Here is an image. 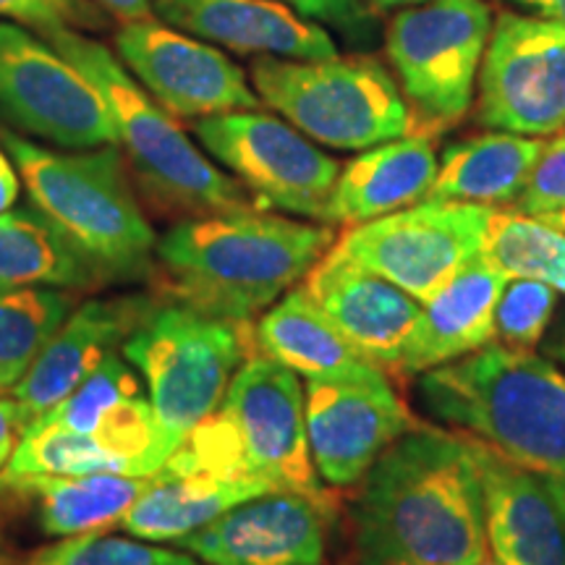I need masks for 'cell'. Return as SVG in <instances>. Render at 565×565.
Returning a JSON list of instances; mask_svg holds the SVG:
<instances>
[{"mask_svg": "<svg viewBox=\"0 0 565 565\" xmlns=\"http://www.w3.org/2000/svg\"><path fill=\"white\" fill-rule=\"evenodd\" d=\"M359 565H477L490 557L482 469L463 433L398 437L359 482L351 508Z\"/></svg>", "mask_w": 565, "mask_h": 565, "instance_id": "1", "label": "cell"}, {"mask_svg": "<svg viewBox=\"0 0 565 565\" xmlns=\"http://www.w3.org/2000/svg\"><path fill=\"white\" fill-rule=\"evenodd\" d=\"M335 244L328 223H301L259 207L175 223L158 238L175 299L221 320L252 324Z\"/></svg>", "mask_w": 565, "mask_h": 565, "instance_id": "2", "label": "cell"}, {"mask_svg": "<svg viewBox=\"0 0 565 565\" xmlns=\"http://www.w3.org/2000/svg\"><path fill=\"white\" fill-rule=\"evenodd\" d=\"M424 412L542 477H565V372L553 359L484 345L419 374Z\"/></svg>", "mask_w": 565, "mask_h": 565, "instance_id": "3", "label": "cell"}, {"mask_svg": "<svg viewBox=\"0 0 565 565\" xmlns=\"http://www.w3.org/2000/svg\"><path fill=\"white\" fill-rule=\"evenodd\" d=\"M158 475L252 479L333 503L309 454L303 383L263 353L238 366L217 412L183 437Z\"/></svg>", "mask_w": 565, "mask_h": 565, "instance_id": "4", "label": "cell"}, {"mask_svg": "<svg viewBox=\"0 0 565 565\" xmlns=\"http://www.w3.org/2000/svg\"><path fill=\"white\" fill-rule=\"evenodd\" d=\"M34 207L103 275H139L158 246L129 179L118 145L55 152L30 137L0 129Z\"/></svg>", "mask_w": 565, "mask_h": 565, "instance_id": "5", "label": "cell"}, {"mask_svg": "<svg viewBox=\"0 0 565 565\" xmlns=\"http://www.w3.org/2000/svg\"><path fill=\"white\" fill-rule=\"evenodd\" d=\"M45 40L100 92L118 145L158 200L194 215L257 207L242 183L217 171L215 162L196 150L171 113L152 100L116 53L76 30H47Z\"/></svg>", "mask_w": 565, "mask_h": 565, "instance_id": "6", "label": "cell"}, {"mask_svg": "<svg viewBox=\"0 0 565 565\" xmlns=\"http://www.w3.org/2000/svg\"><path fill=\"white\" fill-rule=\"evenodd\" d=\"M121 351L145 377L173 454L223 404L233 374L254 353V328L204 315L183 301L152 303Z\"/></svg>", "mask_w": 565, "mask_h": 565, "instance_id": "7", "label": "cell"}, {"mask_svg": "<svg viewBox=\"0 0 565 565\" xmlns=\"http://www.w3.org/2000/svg\"><path fill=\"white\" fill-rule=\"evenodd\" d=\"M252 87L303 137L333 150H370L412 129V110L391 71L370 58L259 55Z\"/></svg>", "mask_w": 565, "mask_h": 565, "instance_id": "8", "label": "cell"}, {"mask_svg": "<svg viewBox=\"0 0 565 565\" xmlns=\"http://www.w3.org/2000/svg\"><path fill=\"white\" fill-rule=\"evenodd\" d=\"M490 32L484 0H427L391 21L387 58L424 124L450 126L466 116Z\"/></svg>", "mask_w": 565, "mask_h": 565, "instance_id": "9", "label": "cell"}, {"mask_svg": "<svg viewBox=\"0 0 565 565\" xmlns=\"http://www.w3.org/2000/svg\"><path fill=\"white\" fill-rule=\"evenodd\" d=\"M494 210L475 202L427 200L377 221L351 225L330 249L383 275L424 303L484 252Z\"/></svg>", "mask_w": 565, "mask_h": 565, "instance_id": "10", "label": "cell"}, {"mask_svg": "<svg viewBox=\"0 0 565 565\" xmlns=\"http://www.w3.org/2000/svg\"><path fill=\"white\" fill-rule=\"evenodd\" d=\"M0 124L63 150L118 145L100 92L47 40L0 21Z\"/></svg>", "mask_w": 565, "mask_h": 565, "instance_id": "11", "label": "cell"}, {"mask_svg": "<svg viewBox=\"0 0 565 565\" xmlns=\"http://www.w3.org/2000/svg\"><path fill=\"white\" fill-rule=\"evenodd\" d=\"M194 137L249 189L259 210L324 223L341 166L296 126L259 110H233L200 118Z\"/></svg>", "mask_w": 565, "mask_h": 565, "instance_id": "12", "label": "cell"}, {"mask_svg": "<svg viewBox=\"0 0 565 565\" xmlns=\"http://www.w3.org/2000/svg\"><path fill=\"white\" fill-rule=\"evenodd\" d=\"M303 414L317 475L335 490L356 487L398 437L419 427L374 364L307 380Z\"/></svg>", "mask_w": 565, "mask_h": 565, "instance_id": "13", "label": "cell"}, {"mask_svg": "<svg viewBox=\"0 0 565 565\" xmlns=\"http://www.w3.org/2000/svg\"><path fill=\"white\" fill-rule=\"evenodd\" d=\"M479 121L540 139L565 129V26L500 13L479 68Z\"/></svg>", "mask_w": 565, "mask_h": 565, "instance_id": "14", "label": "cell"}, {"mask_svg": "<svg viewBox=\"0 0 565 565\" xmlns=\"http://www.w3.org/2000/svg\"><path fill=\"white\" fill-rule=\"evenodd\" d=\"M116 58L175 118H207L263 105L244 68L175 26L150 19L126 21L116 34Z\"/></svg>", "mask_w": 565, "mask_h": 565, "instance_id": "15", "label": "cell"}, {"mask_svg": "<svg viewBox=\"0 0 565 565\" xmlns=\"http://www.w3.org/2000/svg\"><path fill=\"white\" fill-rule=\"evenodd\" d=\"M335 503L275 490L244 500L175 547L207 565H324Z\"/></svg>", "mask_w": 565, "mask_h": 565, "instance_id": "16", "label": "cell"}, {"mask_svg": "<svg viewBox=\"0 0 565 565\" xmlns=\"http://www.w3.org/2000/svg\"><path fill=\"white\" fill-rule=\"evenodd\" d=\"M30 427H63L87 435L129 461L134 477H152L171 458L150 395L124 356L113 353L58 406Z\"/></svg>", "mask_w": 565, "mask_h": 565, "instance_id": "17", "label": "cell"}, {"mask_svg": "<svg viewBox=\"0 0 565 565\" xmlns=\"http://www.w3.org/2000/svg\"><path fill=\"white\" fill-rule=\"evenodd\" d=\"M301 286L366 362L385 374H398L422 301L333 249L309 270Z\"/></svg>", "mask_w": 565, "mask_h": 565, "instance_id": "18", "label": "cell"}, {"mask_svg": "<svg viewBox=\"0 0 565 565\" xmlns=\"http://www.w3.org/2000/svg\"><path fill=\"white\" fill-rule=\"evenodd\" d=\"M150 309L152 301L147 299H92L74 307L11 391L30 424L58 406L105 359L121 351Z\"/></svg>", "mask_w": 565, "mask_h": 565, "instance_id": "19", "label": "cell"}, {"mask_svg": "<svg viewBox=\"0 0 565 565\" xmlns=\"http://www.w3.org/2000/svg\"><path fill=\"white\" fill-rule=\"evenodd\" d=\"M475 440V437H471ZM484 487L487 540L503 565H565V524L545 477L475 440Z\"/></svg>", "mask_w": 565, "mask_h": 565, "instance_id": "20", "label": "cell"}, {"mask_svg": "<svg viewBox=\"0 0 565 565\" xmlns=\"http://www.w3.org/2000/svg\"><path fill=\"white\" fill-rule=\"evenodd\" d=\"M168 26L217 42L236 53L273 58H335V40L324 26L275 0H154Z\"/></svg>", "mask_w": 565, "mask_h": 565, "instance_id": "21", "label": "cell"}, {"mask_svg": "<svg viewBox=\"0 0 565 565\" xmlns=\"http://www.w3.org/2000/svg\"><path fill=\"white\" fill-rule=\"evenodd\" d=\"M511 275L482 252L422 303L398 374H419L494 343V303Z\"/></svg>", "mask_w": 565, "mask_h": 565, "instance_id": "22", "label": "cell"}, {"mask_svg": "<svg viewBox=\"0 0 565 565\" xmlns=\"http://www.w3.org/2000/svg\"><path fill=\"white\" fill-rule=\"evenodd\" d=\"M433 139L424 134L370 147L338 173L324 223L362 225L427 200L437 175Z\"/></svg>", "mask_w": 565, "mask_h": 565, "instance_id": "23", "label": "cell"}, {"mask_svg": "<svg viewBox=\"0 0 565 565\" xmlns=\"http://www.w3.org/2000/svg\"><path fill=\"white\" fill-rule=\"evenodd\" d=\"M545 147L540 137L511 131H490L456 141L443 152L427 200L475 202L487 207L515 202Z\"/></svg>", "mask_w": 565, "mask_h": 565, "instance_id": "24", "label": "cell"}, {"mask_svg": "<svg viewBox=\"0 0 565 565\" xmlns=\"http://www.w3.org/2000/svg\"><path fill=\"white\" fill-rule=\"evenodd\" d=\"M275 492L252 479H215V477H160L152 475L147 490L121 519L131 536L145 542H181L183 536L200 532L228 508Z\"/></svg>", "mask_w": 565, "mask_h": 565, "instance_id": "25", "label": "cell"}, {"mask_svg": "<svg viewBox=\"0 0 565 565\" xmlns=\"http://www.w3.org/2000/svg\"><path fill=\"white\" fill-rule=\"evenodd\" d=\"M254 353H263L307 380L370 364L303 286H294L259 317L254 328Z\"/></svg>", "mask_w": 565, "mask_h": 565, "instance_id": "26", "label": "cell"}, {"mask_svg": "<svg viewBox=\"0 0 565 565\" xmlns=\"http://www.w3.org/2000/svg\"><path fill=\"white\" fill-rule=\"evenodd\" d=\"M150 477L84 475V477H19L0 482L3 490L34 500L42 532L55 540L105 532L121 524L129 508L147 490Z\"/></svg>", "mask_w": 565, "mask_h": 565, "instance_id": "27", "label": "cell"}, {"mask_svg": "<svg viewBox=\"0 0 565 565\" xmlns=\"http://www.w3.org/2000/svg\"><path fill=\"white\" fill-rule=\"evenodd\" d=\"M103 273L40 210L0 215V282L3 286L89 288Z\"/></svg>", "mask_w": 565, "mask_h": 565, "instance_id": "28", "label": "cell"}, {"mask_svg": "<svg viewBox=\"0 0 565 565\" xmlns=\"http://www.w3.org/2000/svg\"><path fill=\"white\" fill-rule=\"evenodd\" d=\"M71 312L74 296L66 288L0 282V393L21 383Z\"/></svg>", "mask_w": 565, "mask_h": 565, "instance_id": "29", "label": "cell"}, {"mask_svg": "<svg viewBox=\"0 0 565 565\" xmlns=\"http://www.w3.org/2000/svg\"><path fill=\"white\" fill-rule=\"evenodd\" d=\"M84 477L124 475L134 477L129 461L116 456L87 435L63 427H30L13 450L0 482L19 477Z\"/></svg>", "mask_w": 565, "mask_h": 565, "instance_id": "30", "label": "cell"}, {"mask_svg": "<svg viewBox=\"0 0 565 565\" xmlns=\"http://www.w3.org/2000/svg\"><path fill=\"white\" fill-rule=\"evenodd\" d=\"M484 254L508 275L545 280L565 296V236L532 217L494 210Z\"/></svg>", "mask_w": 565, "mask_h": 565, "instance_id": "31", "label": "cell"}, {"mask_svg": "<svg viewBox=\"0 0 565 565\" xmlns=\"http://www.w3.org/2000/svg\"><path fill=\"white\" fill-rule=\"evenodd\" d=\"M26 565H202L186 550L160 547L154 542L129 540L87 532L63 536L51 547H42Z\"/></svg>", "mask_w": 565, "mask_h": 565, "instance_id": "32", "label": "cell"}, {"mask_svg": "<svg viewBox=\"0 0 565 565\" xmlns=\"http://www.w3.org/2000/svg\"><path fill=\"white\" fill-rule=\"evenodd\" d=\"M561 291L545 280L511 275L494 303V335L503 345L536 351L555 320Z\"/></svg>", "mask_w": 565, "mask_h": 565, "instance_id": "33", "label": "cell"}, {"mask_svg": "<svg viewBox=\"0 0 565 565\" xmlns=\"http://www.w3.org/2000/svg\"><path fill=\"white\" fill-rule=\"evenodd\" d=\"M515 210L565 236V137L555 139L540 154L524 192L515 200Z\"/></svg>", "mask_w": 565, "mask_h": 565, "instance_id": "34", "label": "cell"}, {"mask_svg": "<svg viewBox=\"0 0 565 565\" xmlns=\"http://www.w3.org/2000/svg\"><path fill=\"white\" fill-rule=\"evenodd\" d=\"M0 19L24 21L38 30H95L100 13L87 0H0Z\"/></svg>", "mask_w": 565, "mask_h": 565, "instance_id": "35", "label": "cell"}, {"mask_svg": "<svg viewBox=\"0 0 565 565\" xmlns=\"http://www.w3.org/2000/svg\"><path fill=\"white\" fill-rule=\"evenodd\" d=\"M309 21H324L349 34H366L372 13L364 0H275Z\"/></svg>", "mask_w": 565, "mask_h": 565, "instance_id": "36", "label": "cell"}, {"mask_svg": "<svg viewBox=\"0 0 565 565\" xmlns=\"http://www.w3.org/2000/svg\"><path fill=\"white\" fill-rule=\"evenodd\" d=\"M26 429H30V419L21 412L19 401L13 395H0V475L9 466Z\"/></svg>", "mask_w": 565, "mask_h": 565, "instance_id": "37", "label": "cell"}, {"mask_svg": "<svg viewBox=\"0 0 565 565\" xmlns=\"http://www.w3.org/2000/svg\"><path fill=\"white\" fill-rule=\"evenodd\" d=\"M17 166L9 158V152L0 147V215L9 212L13 204H17L19 196V175H17Z\"/></svg>", "mask_w": 565, "mask_h": 565, "instance_id": "38", "label": "cell"}, {"mask_svg": "<svg viewBox=\"0 0 565 565\" xmlns=\"http://www.w3.org/2000/svg\"><path fill=\"white\" fill-rule=\"evenodd\" d=\"M97 6L105 11H110L113 17L126 19V21H139L150 19L154 11V0H95Z\"/></svg>", "mask_w": 565, "mask_h": 565, "instance_id": "39", "label": "cell"}, {"mask_svg": "<svg viewBox=\"0 0 565 565\" xmlns=\"http://www.w3.org/2000/svg\"><path fill=\"white\" fill-rule=\"evenodd\" d=\"M508 3L521 6V9L534 11L540 19L565 26V0H508Z\"/></svg>", "mask_w": 565, "mask_h": 565, "instance_id": "40", "label": "cell"}, {"mask_svg": "<svg viewBox=\"0 0 565 565\" xmlns=\"http://www.w3.org/2000/svg\"><path fill=\"white\" fill-rule=\"evenodd\" d=\"M545 356L565 370V312L557 317L553 330H547L545 335Z\"/></svg>", "mask_w": 565, "mask_h": 565, "instance_id": "41", "label": "cell"}, {"mask_svg": "<svg viewBox=\"0 0 565 565\" xmlns=\"http://www.w3.org/2000/svg\"><path fill=\"white\" fill-rule=\"evenodd\" d=\"M545 482L550 487V492H553L557 508H561L563 524H565V477H545Z\"/></svg>", "mask_w": 565, "mask_h": 565, "instance_id": "42", "label": "cell"}, {"mask_svg": "<svg viewBox=\"0 0 565 565\" xmlns=\"http://www.w3.org/2000/svg\"><path fill=\"white\" fill-rule=\"evenodd\" d=\"M380 9H398V6H419L427 3V0H374Z\"/></svg>", "mask_w": 565, "mask_h": 565, "instance_id": "43", "label": "cell"}, {"mask_svg": "<svg viewBox=\"0 0 565 565\" xmlns=\"http://www.w3.org/2000/svg\"><path fill=\"white\" fill-rule=\"evenodd\" d=\"M477 565H503V563H498V561H490V557H487V561H482V563H477Z\"/></svg>", "mask_w": 565, "mask_h": 565, "instance_id": "44", "label": "cell"}]
</instances>
